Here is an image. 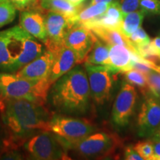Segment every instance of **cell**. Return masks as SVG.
<instances>
[{"label": "cell", "mask_w": 160, "mask_h": 160, "mask_svg": "<svg viewBox=\"0 0 160 160\" xmlns=\"http://www.w3.org/2000/svg\"><path fill=\"white\" fill-rule=\"evenodd\" d=\"M0 117L8 139L10 149H17L39 132L48 131L51 116L44 104L25 99L0 98Z\"/></svg>", "instance_id": "cell-1"}, {"label": "cell", "mask_w": 160, "mask_h": 160, "mask_svg": "<svg viewBox=\"0 0 160 160\" xmlns=\"http://www.w3.org/2000/svg\"><path fill=\"white\" fill-rule=\"evenodd\" d=\"M91 98L85 69L77 66L51 85L47 99L60 114L82 115L88 111Z\"/></svg>", "instance_id": "cell-2"}, {"label": "cell", "mask_w": 160, "mask_h": 160, "mask_svg": "<svg viewBox=\"0 0 160 160\" xmlns=\"http://www.w3.org/2000/svg\"><path fill=\"white\" fill-rule=\"evenodd\" d=\"M39 40L20 26L0 32V73H14L41 54Z\"/></svg>", "instance_id": "cell-3"}, {"label": "cell", "mask_w": 160, "mask_h": 160, "mask_svg": "<svg viewBox=\"0 0 160 160\" xmlns=\"http://www.w3.org/2000/svg\"><path fill=\"white\" fill-rule=\"evenodd\" d=\"M53 85L48 79L30 80L17 73H0V98L8 99H25L44 104Z\"/></svg>", "instance_id": "cell-4"}, {"label": "cell", "mask_w": 160, "mask_h": 160, "mask_svg": "<svg viewBox=\"0 0 160 160\" xmlns=\"http://www.w3.org/2000/svg\"><path fill=\"white\" fill-rule=\"evenodd\" d=\"M122 145L119 136L113 133L95 131L77 142L65 146L82 157H104L114 154Z\"/></svg>", "instance_id": "cell-5"}, {"label": "cell", "mask_w": 160, "mask_h": 160, "mask_svg": "<svg viewBox=\"0 0 160 160\" xmlns=\"http://www.w3.org/2000/svg\"><path fill=\"white\" fill-rule=\"evenodd\" d=\"M96 130L95 126L88 120L60 113L51 116L48 123V131L59 138L65 148L83 139Z\"/></svg>", "instance_id": "cell-6"}, {"label": "cell", "mask_w": 160, "mask_h": 160, "mask_svg": "<svg viewBox=\"0 0 160 160\" xmlns=\"http://www.w3.org/2000/svg\"><path fill=\"white\" fill-rule=\"evenodd\" d=\"M22 145L25 153L32 159L55 160L67 157V150L59 138L50 131L32 136Z\"/></svg>", "instance_id": "cell-7"}, {"label": "cell", "mask_w": 160, "mask_h": 160, "mask_svg": "<svg viewBox=\"0 0 160 160\" xmlns=\"http://www.w3.org/2000/svg\"><path fill=\"white\" fill-rule=\"evenodd\" d=\"M88 79L91 97L98 105H103L111 98L113 88V76L115 73L108 65H95L85 63Z\"/></svg>", "instance_id": "cell-8"}, {"label": "cell", "mask_w": 160, "mask_h": 160, "mask_svg": "<svg viewBox=\"0 0 160 160\" xmlns=\"http://www.w3.org/2000/svg\"><path fill=\"white\" fill-rule=\"evenodd\" d=\"M137 92L134 86L126 82L122 85L112 108V121L117 127H125L134 113Z\"/></svg>", "instance_id": "cell-9"}, {"label": "cell", "mask_w": 160, "mask_h": 160, "mask_svg": "<svg viewBox=\"0 0 160 160\" xmlns=\"http://www.w3.org/2000/svg\"><path fill=\"white\" fill-rule=\"evenodd\" d=\"M98 38L91 30L82 25H74L68 31L63 44L77 56L78 64L85 62Z\"/></svg>", "instance_id": "cell-10"}, {"label": "cell", "mask_w": 160, "mask_h": 160, "mask_svg": "<svg viewBox=\"0 0 160 160\" xmlns=\"http://www.w3.org/2000/svg\"><path fill=\"white\" fill-rule=\"evenodd\" d=\"M138 116V133L140 137L153 136L160 128V99L152 93L145 96Z\"/></svg>", "instance_id": "cell-11"}, {"label": "cell", "mask_w": 160, "mask_h": 160, "mask_svg": "<svg viewBox=\"0 0 160 160\" xmlns=\"http://www.w3.org/2000/svg\"><path fill=\"white\" fill-rule=\"evenodd\" d=\"M45 25L48 36V41L45 45L48 50L55 52L64 45V38L73 25L68 17L55 11L46 13Z\"/></svg>", "instance_id": "cell-12"}, {"label": "cell", "mask_w": 160, "mask_h": 160, "mask_svg": "<svg viewBox=\"0 0 160 160\" xmlns=\"http://www.w3.org/2000/svg\"><path fill=\"white\" fill-rule=\"evenodd\" d=\"M55 57L54 52L46 48L41 55L17 71V74L30 80L48 79Z\"/></svg>", "instance_id": "cell-13"}, {"label": "cell", "mask_w": 160, "mask_h": 160, "mask_svg": "<svg viewBox=\"0 0 160 160\" xmlns=\"http://www.w3.org/2000/svg\"><path fill=\"white\" fill-rule=\"evenodd\" d=\"M19 26L29 34L45 45L48 41L45 15L37 9L24 10L20 13Z\"/></svg>", "instance_id": "cell-14"}, {"label": "cell", "mask_w": 160, "mask_h": 160, "mask_svg": "<svg viewBox=\"0 0 160 160\" xmlns=\"http://www.w3.org/2000/svg\"><path fill=\"white\" fill-rule=\"evenodd\" d=\"M55 57L48 77L49 82L53 84L78 64L75 53L62 45L55 52Z\"/></svg>", "instance_id": "cell-15"}, {"label": "cell", "mask_w": 160, "mask_h": 160, "mask_svg": "<svg viewBox=\"0 0 160 160\" xmlns=\"http://www.w3.org/2000/svg\"><path fill=\"white\" fill-rule=\"evenodd\" d=\"M132 52L125 46L110 45L109 59L106 65L108 66L115 74L129 71L133 67Z\"/></svg>", "instance_id": "cell-16"}, {"label": "cell", "mask_w": 160, "mask_h": 160, "mask_svg": "<svg viewBox=\"0 0 160 160\" xmlns=\"http://www.w3.org/2000/svg\"><path fill=\"white\" fill-rule=\"evenodd\" d=\"M83 8V5H74L68 0H37L34 8L47 11H55L71 19Z\"/></svg>", "instance_id": "cell-17"}, {"label": "cell", "mask_w": 160, "mask_h": 160, "mask_svg": "<svg viewBox=\"0 0 160 160\" xmlns=\"http://www.w3.org/2000/svg\"><path fill=\"white\" fill-rule=\"evenodd\" d=\"M98 39L109 45H120L125 46L131 51L136 52L135 48L127 37L120 31L114 29H108L102 27H93L91 29Z\"/></svg>", "instance_id": "cell-18"}, {"label": "cell", "mask_w": 160, "mask_h": 160, "mask_svg": "<svg viewBox=\"0 0 160 160\" xmlns=\"http://www.w3.org/2000/svg\"><path fill=\"white\" fill-rule=\"evenodd\" d=\"M111 2H99L90 5L86 8H82L75 17L70 19L72 25H82L102 15L108 8Z\"/></svg>", "instance_id": "cell-19"}, {"label": "cell", "mask_w": 160, "mask_h": 160, "mask_svg": "<svg viewBox=\"0 0 160 160\" xmlns=\"http://www.w3.org/2000/svg\"><path fill=\"white\" fill-rule=\"evenodd\" d=\"M110 45L97 39L84 62L95 65H106L109 59Z\"/></svg>", "instance_id": "cell-20"}, {"label": "cell", "mask_w": 160, "mask_h": 160, "mask_svg": "<svg viewBox=\"0 0 160 160\" xmlns=\"http://www.w3.org/2000/svg\"><path fill=\"white\" fill-rule=\"evenodd\" d=\"M145 13L142 10L127 13L124 16L121 31L125 37L128 38L131 33L141 27L143 22Z\"/></svg>", "instance_id": "cell-21"}, {"label": "cell", "mask_w": 160, "mask_h": 160, "mask_svg": "<svg viewBox=\"0 0 160 160\" xmlns=\"http://www.w3.org/2000/svg\"><path fill=\"white\" fill-rule=\"evenodd\" d=\"M122 74L125 78L126 82L137 86L145 96L151 93L149 91L148 85L147 78L143 73L138 70L132 68L129 71L123 72Z\"/></svg>", "instance_id": "cell-22"}, {"label": "cell", "mask_w": 160, "mask_h": 160, "mask_svg": "<svg viewBox=\"0 0 160 160\" xmlns=\"http://www.w3.org/2000/svg\"><path fill=\"white\" fill-rule=\"evenodd\" d=\"M17 16V8L9 0L0 2V28L11 23Z\"/></svg>", "instance_id": "cell-23"}, {"label": "cell", "mask_w": 160, "mask_h": 160, "mask_svg": "<svg viewBox=\"0 0 160 160\" xmlns=\"http://www.w3.org/2000/svg\"><path fill=\"white\" fill-rule=\"evenodd\" d=\"M128 39L135 48L136 53H137V48L141 46L147 45L151 42V38L147 34L145 30L142 28H139L137 31H135L133 33H131V36L128 37Z\"/></svg>", "instance_id": "cell-24"}, {"label": "cell", "mask_w": 160, "mask_h": 160, "mask_svg": "<svg viewBox=\"0 0 160 160\" xmlns=\"http://www.w3.org/2000/svg\"><path fill=\"white\" fill-rule=\"evenodd\" d=\"M133 147L143 159L152 160L153 155V147L151 139L138 142Z\"/></svg>", "instance_id": "cell-25"}, {"label": "cell", "mask_w": 160, "mask_h": 160, "mask_svg": "<svg viewBox=\"0 0 160 160\" xmlns=\"http://www.w3.org/2000/svg\"><path fill=\"white\" fill-rule=\"evenodd\" d=\"M145 76L150 92L160 99V73L151 70Z\"/></svg>", "instance_id": "cell-26"}, {"label": "cell", "mask_w": 160, "mask_h": 160, "mask_svg": "<svg viewBox=\"0 0 160 160\" xmlns=\"http://www.w3.org/2000/svg\"><path fill=\"white\" fill-rule=\"evenodd\" d=\"M139 8L149 15H160V0H140Z\"/></svg>", "instance_id": "cell-27"}, {"label": "cell", "mask_w": 160, "mask_h": 160, "mask_svg": "<svg viewBox=\"0 0 160 160\" xmlns=\"http://www.w3.org/2000/svg\"><path fill=\"white\" fill-rule=\"evenodd\" d=\"M125 16L127 13L137 11L139 8L140 0H114Z\"/></svg>", "instance_id": "cell-28"}, {"label": "cell", "mask_w": 160, "mask_h": 160, "mask_svg": "<svg viewBox=\"0 0 160 160\" xmlns=\"http://www.w3.org/2000/svg\"><path fill=\"white\" fill-rule=\"evenodd\" d=\"M10 148L8 139L7 133L5 132L1 117H0V154L3 153Z\"/></svg>", "instance_id": "cell-29"}, {"label": "cell", "mask_w": 160, "mask_h": 160, "mask_svg": "<svg viewBox=\"0 0 160 160\" xmlns=\"http://www.w3.org/2000/svg\"><path fill=\"white\" fill-rule=\"evenodd\" d=\"M13 5L19 10L32 9L36 6L37 0H9Z\"/></svg>", "instance_id": "cell-30"}, {"label": "cell", "mask_w": 160, "mask_h": 160, "mask_svg": "<svg viewBox=\"0 0 160 160\" xmlns=\"http://www.w3.org/2000/svg\"><path fill=\"white\" fill-rule=\"evenodd\" d=\"M125 159L127 160H142L143 159L137 151L133 148V146H128L125 149Z\"/></svg>", "instance_id": "cell-31"}, {"label": "cell", "mask_w": 160, "mask_h": 160, "mask_svg": "<svg viewBox=\"0 0 160 160\" xmlns=\"http://www.w3.org/2000/svg\"><path fill=\"white\" fill-rule=\"evenodd\" d=\"M151 140L153 147V155L152 160H160V138L153 136Z\"/></svg>", "instance_id": "cell-32"}, {"label": "cell", "mask_w": 160, "mask_h": 160, "mask_svg": "<svg viewBox=\"0 0 160 160\" xmlns=\"http://www.w3.org/2000/svg\"><path fill=\"white\" fill-rule=\"evenodd\" d=\"M150 47L156 56L160 59V37H156L150 42Z\"/></svg>", "instance_id": "cell-33"}, {"label": "cell", "mask_w": 160, "mask_h": 160, "mask_svg": "<svg viewBox=\"0 0 160 160\" xmlns=\"http://www.w3.org/2000/svg\"><path fill=\"white\" fill-rule=\"evenodd\" d=\"M113 0H92L91 5H94V4L99 2H111Z\"/></svg>", "instance_id": "cell-34"}, {"label": "cell", "mask_w": 160, "mask_h": 160, "mask_svg": "<svg viewBox=\"0 0 160 160\" xmlns=\"http://www.w3.org/2000/svg\"><path fill=\"white\" fill-rule=\"evenodd\" d=\"M70 2L73 4V5H81L82 3L83 2L86 1V0H68Z\"/></svg>", "instance_id": "cell-35"}, {"label": "cell", "mask_w": 160, "mask_h": 160, "mask_svg": "<svg viewBox=\"0 0 160 160\" xmlns=\"http://www.w3.org/2000/svg\"><path fill=\"white\" fill-rule=\"evenodd\" d=\"M153 136H154V137H157L158 138H160V128L158 130L157 132H156V133Z\"/></svg>", "instance_id": "cell-36"}, {"label": "cell", "mask_w": 160, "mask_h": 160, "mask_svg": "<svg viewBox=\"0 0 160 160\" xmlns=\"http://www.w3.org/2000/svg\"><path fill=\"white\" fill-rule=\"evenodd\" d=\"M4 1H6V0H0V2H4Z\"/></svg>", "instance_id": "cell-37"}, {"label": "cell", "mask_w": 160, "mask_h": 160, "mask_svg": "<svg viewBox=\"0 0 160 160\" xmlns=\"http://www.w3.org/2000/svg\"><path fill=\"white\" fill-rule=\"evenodd\" d=\"M159 37H160V31H159Z\"/></svg>", "instance_id": "cell-38"}]
</instances>
